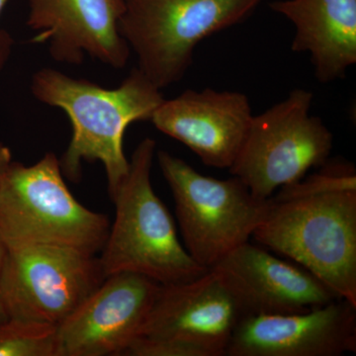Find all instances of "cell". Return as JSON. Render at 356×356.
I'll list each match as a JSON object with an SVG mask.
<instances>
[{"label": "cell", "instance_id": "1", "mask_svg": "<svg viewBox=\"0 0 356 356\" xmlns=\"http://www.w3.org/2000/svg\"><path fill=\"white\" fill-rule=\"evenodd\" d=\"M252 238L323 281L356 307V170L327 161L274 193Z\"/></svg>", "mask_w": 356, "mask_h": 356}, {"label": "cell", "instance_id": "2", "mask_svg": "<svg viewBox=\"0 0 356 356\" xmlns=\"http://www.w3.org/2000/svg\"><path fill=\"white\" fill-rule=\"evenodd\" d=\"M33 96L69 117L72 139L60 168L70 181H79L84 163L104 166L110 196L127 175L130 161L124 152V135L131 124L149 121L165 99L161 89L136 67L116 88L43 67L32 76Z\"/></svg>", "mask_w": 356, "mask_h": 356}, {"label": "cell", "instance_id": "3", "mask_svg": "<svg viewBox=\"0 0 356 356\" xmlns=\"http://www.w3.org/2000/svg\"><path fill=\"white\" fill-rule=\"evenodd\" d=\"M156 154V140H140L127 175L111 195L116 215L99 257L106 277L130 271L168 285L195 280L209 270L196 264L180 243L172 215L154 191L151 172Z\"/></svg>", "mask_w": 356, "mask_h": 356}, {"label": "cell", "instance_id": "4", "mask_svg": "<svg viewBox=\"0 0 356 356\" xmlns=\"http://www.w3.org/2000/svg\"><path fill=\"white\" fill-rule=\"evenodd\" d=\"M109 229L106 215L72 195L54 153L32 165L11 161L0 180V236L7 248L56 245L96 254Z\"/></svg>", "mask_w": 356, "mask_h": 356}, {"label": "cell", "instance_id": "5", "mask_svg": "<svg viewBox=\"0 0 356 356\" xmlns=\"http://www.w3.org/2000/svg\"><path fill=\"white\" fill-rule=\"evenodd\" d=\"M262 0H125L119 30L156 88L179 83L204 39L238 24Z\"/></svg>", "mask_w": 356, "mask_h": 356}, {"label": "cell", "instance_id": "6", "mask_svg": "<svg viewBox=\"0 0 356 356\" xmlns=\"http://www.w3.org/2000/svg\"><path fill=\"white\" fill-rule=\"evenodd\" d=\"M156 154L175 199L184 248L199 266L213 268L250 241L266 217L270 199L255 197L234 175L206 177L168 152Z\"/></svg>", "mask_w": 356, "mask_h": 356}, {"label": "cell", "instance_id": "7", "mask_svg": "<svg viewBox=\"0 0 356 356\" xmlns=\"http://www.w3.org/2000/svg\"><path fill=\"white\" fill-rule=\"evenodd\" d=\"M313 99L311 91L296 88L282 102L254 115L229 172L255 197L270 198L329 161L334 136L320 117L310 114Z\"/></svg>", "mask_w": 356, "mask_h": 356}, {"label": "cell", "instance_id": "8", "mask_svg": "<svg viewBox=\"0 0 356 356\" xmlns=\"http://www.w3.org/2000/svg\"><path fill=\"white\" fill-rule=\"evenodd\" d=\"M105 278L99 257L77 248L56 245L7 248L0 303L8 318L58 327Z\"/></svg>", "mask_w": 356, "mask_h": 356}, {"label": "cell", "instance_id": "9", "mask_svg": "<svg viewBox=\"0 0 356 356\" xmlns=\"http://www.w3.org/2000/svg\"><path fill=\"white\" fill-rule=\"evenodd\" d=\"M245 318L215 269L195 280L159 288L138 339L147 356H226Z\"/></svg>", "mask_w": 356, "mask_h": 356}, {"label": "cell", "instance_id": "10", "mask_svg": "<svg viewBox=\"0 0 356 356\" xmlns=\"http://www.w3.org/2000/svg\"><path fill=\"white\" fill-rule=\"evenodd\" d=\"M159 283L122 271L99 287L57 327V356L125 355L140 336Z\"/></svg>", "mask_w": 356, "mask_h": 356}, {"label": "cell", "instance_id": "11", "mask_svg": "<svg viewBox=\"0 0 356 356\" xmlns=\"http://www.w3.org/2000/svg\"><path fill=\"white\" fill-rule=\"evenodd\" d=\"M124 10L125 0H29L27 26L56 62L81 65L89 56L123 69L131 55L119 30Z\"/></svg>", "mask_w": 356, "mask_h": 356}, {"label": "cell", "instance_id": "12", "mask_svg": "<svg viewBox=\"0 0 356 356\" xmlns=\"http://www.w3.org/2000/svg\"><path fill=\"white\" fill-rule=\"evenodd\" d=\"M213 269L233 293L245 318L303 313L339 299L304 267L250 241Z\"/></svg>", "mask_w": 356, "mask_h": 356}, {"label": "cell", "instance_id": "13", "mask_svg": "<svg viewBox=\"0 0 356 356\" xmlns=\"http://www.w3.org/2000/svg\"><path fill=\"white\" fill-rule=\"evenodd\" d=\"M254 114L238 91L188 89L165 99L152 116L159 132L182 143L204 165L229 170L235 163Z\"/></svg>", "mask_w": 356, "mask_h": 356}, {"label": "cell", "instance_id": "14", "mask_svg": "<svg viewBox=\"0 0 356 356\" xmlns=\"http://www.w3.org/2000/svg\"><path fill=\"white\" fill-rule=\"evenodd\" d=\"M356 353V307L343 299L303 313L243 318L226 356H341Z\"/></svg>", "mask_w": 356, "mask_h": 356}, {"label": "cell", "instance_id": "15", "mask_svg": "<svg viewBox=\"0 0 356 356\" xmlns=\"http://www.w3.org/2000/svg\"><path fill=\"white\" fill-rule=\"evenodd\" d=\"M269 7L294 26L291 50L309 54L318 83L343 79L356 64V0H276Z\"/></svg>", "mask_w": 356, "mask_h": 356}, {"label": "cell", "instance_id": "16", "mask_svg": "<svg viewBox=\"0 0 356 356\" xmlns=\"http://www.w3.org/2000/svg\"><path fill=\"white\" fill-rule=\"evenodd\" d=\"M57 327L7 318L0 322V356H57Z\"/></svg>", "mask_w": 356, "mask_h": 356}, {"label": "cell", "instance_id": "17", "mask_svg": "<svg viewBox=\"0 0 356 356\" xmlns=\"http://www.w3.org/2000/svg\"><path fill=\"white\" fill-rule=\"evenodd\" d=\"M10 0H0V16ZM14 41L11 35L0 28V72L6 67L13 51Z\"/></svg>", "mask_w": 356, "mask_h": 356}, {"label": "cell", "instance_id": "18", "mask_svg": "<svg viewBox=\"0 0 356 356\" xmlns=\"http://www.w3.org/2000/svg\"><path fill=\"white\" fill-rule=\"evenodd\" d=\"M11 161H13V153H11L10 149L0 143V180L3 177L4 172H6Z\"/></svg>", "mask_w": 356, "mask_h": 356}, {"label": "cell", "instance_id": "19", "mask_svg": "<svg viewBox=\"0 0 356 356\" xmlns=\"http://www.w3.org/2000/svg\"><path fill=\"white\" fill-rule=\"evenodd\" d=\"M7 254V247L4 241L0 236V277H1L2 268H3L4 261Z\"/></svg>", "mask_w": 356, "mask_h": 356}, {"label": "cell", "instance_id": "20", "mask_svg": "<svg viewBox=\"0 0 356 356\" xmlns=\"http://www.w3.org/2000/svg\"><path fill=\"white\" fill-rule=\"evenodd\" d=\"M7 317L6 310H4L3 306H2V304L0 303V322H2V321L6 320Z\"/></svg>", "mask_w": 356, "mask_h": 356}]
</instances>
